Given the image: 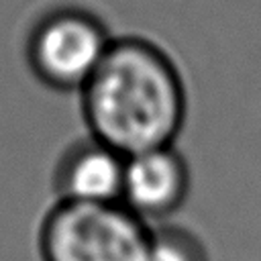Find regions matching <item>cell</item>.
Wrapping results in <instances>:
<instances>
[{
	"instance_id": "obj_1",
	"label": "cell",
	"mask_w": 261,
	"mask_h": 261,
	"mask_svg": "<svg viewBox=\"0 0 261 261\" xmlns=\"http://www.w3.org/2000/svg\"><path fill=\"white\" fill-rule=\"evenodd\" d=\"M80 92L92 139L122 157L173 147L188 112L177 65L141 37L114 39Z\"/></svg>"
},
{
	"instance_id": "obj_2",
	"label": "cell",
	"mask_w": 261,
	"mask_h": 261,
	"mask_svg": "<svg viewBox=\"0 0 261 261\" xmlns=\"http://www.w3.org/2000/svg\"><path fill=\"white\" fill-rule=\"evenodd\" d=\"M151 226L122 204L57 202L39 228L41 261H143Z\"/></svg>"
},
{
	"instance_id": "obj_5",
	"label": "cell",
	"mask_w": 261,
	"mask_h": 261,
	"mask_svg": "<svg viewBox=\"0 0 261 261\" xmlns=\"http://www.w3.org/2000/svg\"><path fill=\"white\" fill-rule=\"evenodd\" d=\"M124 163L126 157L94 139L73 147L55 175L59 202L120 204Z\"/></svg>"
},
{
	"instance_id": "obj_6",
	"label": "cell",
	"mask_w": 261,
	"mask_h": 261,
	"mask_svg": "<svg viewBox=\"0 0 261 261\" xmlns=\"http://www.w3.org/2000/svg\"><path fill=\"white\" fill-rule=\"evenodd\" d=\"M143 261H210L200 237L175 224H151Z\"/></svg>"
},
{
	"instance_id": "obj_4",
	"label": "cell",
	"mask_w": 261,
	"mask_h": 261,
	"mask_svg": "<svg viewBox=\"0 0 261 261\" xmlns=\"http://www.w3.org/2000/svg\"><path fill=\"white\" fill-rule=\"evenodd\" d=\"M190 194V169L175 147L126 157L120 204L135 216L161 224L181 208Z\"/></svg>"
},
{
	"instance_id": "obj_3",
	"label": "cell",
	"mask_w": 261,
	"mask_h": 261,
	"mask_svg": "<svg viewBox=\"0 0 261 261\" xmlns=\"http://www.w3.org/2000/svg\"><path fill=\"white\" fill-rule=\"evenodd\" d=\"M112 41L94 14L80 8L55 10L33 29L29 63L43 84L55 90H82Z\"/></svg>"
}]
</instances>
